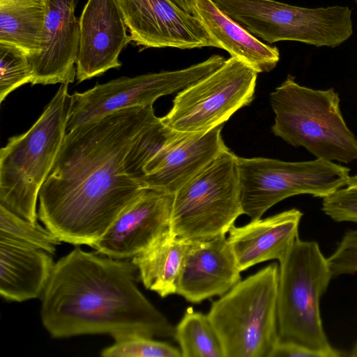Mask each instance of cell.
I'll use <instances>...</instances> for the list:
<instances>
[{"label": "cell", "instance_id": "cell-1", "mask_svg": "<svg viewBox=\"0 0 357 357\" xmlns=\"http://www.w3.org/2000/svg\"><path fill=\"white\" fill-rule=\"evenodd\" d=\"M153 105L119 109L67 132L39 191L38 217L61 241L90 247L142 193L125 170Z\"/></svg>", "mask_w": 357, "mask_h": 357}, {"label": "cell", "instance_id": "cell-2", "mask_svg": "<svg viewBox=\"0 0 357 357\" xmlns=\"http://www.w3.org/2000/svg\"><path fill=\"white\" fill-rule=\"evenodd\" d=\"M132 261L75 246L54 265L40 296L43 326L54 338L137 333L174 337L175 327L140 291Z\"/></svg>", "mask_w": 357, "mask_h": 357}, {"label": "cell", "instance_id": "cell-3", "mask_svg": "<svg viewBox=\"0 0 357 357\" xmlns=\"http://www.w3.org/2000/svg\"><path fill=\"white\" fill-rule=\"evenodd\" d=\"M68 84H61L36 122L8 139L0 151V206L36 222L39 191L66 134L72 104Z\"/></svg>", "mask_w": 357, "mask_h": 357}, {"label": "cell", "instance_id": "cell-4", "mask_svg": "<svg viewBox=\"0 0 357 357\" xmlns=\"http://www.w3.org/2000/svg\"><path fill=\"white\" fill-rule=\"evenodd\" d=\"M270 103L275 136L294 147L305 148L318 159L357 161V138L342 116L339 94L333 88L310 89L289 75L271 93Z\"/></svg>", "mask_w": 357, "mask_h": 357}, {"label": "cell", "instance_id": "cell-5", "mask_svg": "<svg viewBox=\"0 0 357 357\" xmlns=\"http://www.w3.org/2000/svg\"><path fill=\"white\" fill-rule=\"evenodd\" d=\"M279 265L278 339L298 344L317 357H337L322 325L319 301L333 275L315 241L296 239Z\"/></svg>", "mask_w": 357, "mask_h": 357}, {"label": "cell", "instance_id": "cell-6", "mask_svg": "<svg viewBox=\"0 0 357 357\" xmlns=\"http://www.w3.org/2000/svg\"><path fill=\"white\" fill-rule=\"evenodd\" d=\"M279 265L272 263L240 280L207 314L225 357H268L278 340Z\"/></svg>", "mask_w": 357, "mask_h": 357}, {"label": "cell", "instance_id": "cell-7", "mask_svg": "<svg viewBox=\"0 0 357 357\" xmlns=\"http://www.w3.org/2000/svg\"><path fill=\"white\" fill-rule=\"evenodd\" d=\"M237 157L225 149L174 193L172 234L201 241L229 232L244 214Z\"/></svg>", "mask_w": 357, "mask_h": 357}, {"label": "cell", "instance_id": "cell-8", "mask_svg": "<svg viewBox=\"0 0 357 357\" xmlns=\"http://www.w3.org/2000/svg\"><path fill=\"white\" fill-rule=\"evenodd\" d=\"M225 15L268 43L298 41L335 47L353 34L348 6L305 8L275 0H212Z\"/></svg>", "mask_w": 357, "mask_h": 357}, {"label": "cell", "instance_id": "cell-9", "mask_svg": "<svg viewBox=\"0 0 357 357\" xmlns=\"http://www.w3.org/2000/svg\"><path fill=\"white\" fill-rule=\"evenodd\" d=\"M237 164L241 204L251 220L261 218L273 206L294 195L323 199L346 185L350 177L349 167L318 158L287 162L238 156Z\"/></svg>", "mask_w": 357, "mask_h": 357}, {"label": "cell", "instance_id": "cell-10", "mask_svg": "<svg viewBox=\"0 0 357 357\" xmlns=\"http://www.w3.org/2000/svg\"><path fill=\"white\" fill-rule=\"evenodd\" d=\"M257 74L231 56L217 70L180 91L161 121L182 132H206L225 122L254 98Z\"/></svg>", "mask_w": 357, "mask_h": 357}, {"label": "cell", "instance_id": "cell-11", "mask_svg": "<svg viewBox=\"0 0 357 357\" xmlns=\"http://www.w3.org/2000/svg\"><path fill=\"white\" fill-rule=\"evenodd\" d=\"M225 61L223 56L212 55L183 69L121 77L96 84L84 92H75L72 95L66 132L119 109L153 105L160 97L187 88L217 70Z\"/></svg>", "mask_w": 357, "mask_h": 357}, {"label": "cell", "instance_id": "cell-12", "mask_svg": "<svg viewBox=\"0 0 357 357\" xmlns=\"http://www.w3.org/2000/svg\"><path fill=\"white\" fill-rule=\"evenodd\" d=\"M131 40L143 49L219 48L197 17L171 0H116Z\"/></svg>", "mask_w": 357, "mask_h": 357}, {"label": "cell", "instance_id": "cell-13", "mask_svg": "<svg viewBox=\"0 0 357 357\" xmlns=\"http://www.w3.org/2000/svg\"><path fill=\"white\" fill-rule=\"evenodd\" d=\"M174 197V194L145 188L91 248L117 259L140 254L169 231Z\"/></svg>", "mask_w": 357, "mask_h": 357}, {"label": "cell", "instance_id": "cell-14", "mask_svg": "<svg viewBox=\"0 0 357 357\" xmlns=\"http://www.w3.org/2000/svg\"><path fill=\"white\" fill-rule=\"evenodd\" d=\"M223 125L206 132H182L159 150L135 177L143 188L174 194L228 149Z\"/></svg>", "mask_w": 357, "mask_h": 357}, {"label": "cell", "instance_id": "cell-15", "mask_svg": "<svg viewBox=\"0 0 357 357\" xmlns=\"http://www.w3.org/2000/svg\"><path fill=\"white\" fill-rule=\"evenodd\" d=\"M79 22L80 38L76 61L78 82L121 67L119 55L132 40L116 1L88 0Z\"/></svg>", "mask_w": 357, "mask_h": 357}, {"label": "cell", "instance_id": "cell-16", "mask_svg": "<svg viewBox=\"0 0 357 357\" xmlns=\"http://www.w3.org/2000/svg\"><path fill=\"white\" fill-rule=\"evenodd\" d=\"M75 0H48L40 51L31 57L34 84H70L76 79L80 26Z\"/></svg>", "mask_w": 357, "mask_h": 357}, {"label": "cell", "instance_id": "cell-17", "mask_svg": "<svg viewBox=\"0 0 357 357\" xmlns=\"http://www.w3.org/2000/svg\"><path fill=\"white\" fill-rule=\"evenodd\" d=\"M241 272L226 235L190 241L176 294L193 303L221 296L241 280Z\"/></svg>", "mask_w": 357, "mask_h": 357}, {"label": "cell", "instance_id": "cell-18", "mask_svg": "<svg viewBox=\"0 0 357 357\" xmlns=\"http://www.w3.org/2000/svg\"><path fill=\"white\" fill-rule=\"evenodd\" d=\"M302 216L301 211L291 208L241 227L233 225L227 239L239 270L268 260H282L298 238Z\"/></svg>", "mask_w": 357, "mask_h": 357}, {"label": "cell", "instance_id": "cell-19", "mask_svg": "<svg viewBox=\"0 0 357 357\" xmlns=\"http://www.w3.org/2000/svg\"><path fill=\"white\" fill-rule=\"evenodd\" d=\"M54 264L46 250L0 240L1 296L17 302L40 297Z\"/></svg>", "mask_w": 357, "mask_h": 357}, {"label": "cell", "instance_id": "cell-20", "mask_svg": "<svg viewBox=\"0 0 357 357\" xmlns=\"http://www.w3.org/2000/svg\"><path fill=\"white\" fill-rule=\"evenodd\" d=\"M198 18L231 56L245 62L257 73H268L280 60L278 47L266 45L223 13L212 0H195Z\"/></svg>", "mask_w": 357, "mask_h": 357}, {"label": "cell", "instance_id": "cell-21", "mask_svg": "<svg viewBox=\"0 0 357 357\" xmlns=\"http://www.w3.org/2000/svg\"><path fill=\"white\" fill-rule=\"evenodd\" d=\"M189 240L170 231L131 259L144 287L162 298L176 294L177 282Z\"/></svg>", "mask_w": 357, "mask_h": 357}, {"label": "cell", "instance_id": "cell-22", "mask_svg": "<svg viewBox=\"0 0 357 357\" xmlns=\"http://www.w3.org/2000/svg\"><path fill=\"white\" fill-rule=\"evenodd\" d=\"M48 0H0V43L15 46L30 58L40 51Z\"/></svg>", "mask_w": 357, "mask_h": 357}, {"label": "cell", "instance_id": "cell-23", "mask_svg": "<svg viewBox=\"0 0 357 357\" xmlns=\"http://www.w3.org/2000/svg\"><path fill=\"white\" fill-rule=\"evenodd\" d=\"M183 357H225L219 337L207 314L187 309L175 327Z\"/></svg>", "mask_w": 357, "mask_h": 357}, {"label": "cell", "instance_id": "cell-24", "mask_svg": "<svg viewBox=\"0 0 357 357\" xmlns=\"http://www.w3.org/2000/svg\"><path fill=\"white\" fill-rule=\"evenodd\" d=\"M0 240L43 249L54 255L61 241L47 228L23 219L0 206Z\"/></svg>", "mask_w": 357, "mask_h": 357}, {"label": "cell", "instance_id": "cell-25", "mask_svg": "<svg viewBox=\"0 0 357 357\" xmlns=\"http://www.w3.org/2000/svg\"><path fill=\"white\" fill-rule=\"evenodd\" d=\"M101 351L103 357H181V350L167 342L141 333H130L114 338Z\"/></svg>", "mask_w": 357, "mask_h": 357}, {"label": "cell", "instance_id": "cell-26", "mask_svg": "<svg viewBox=\"0 0 357 357\" xmlns=\"http://www.w3.org/2000/svg\"><path fill=\"white\" fill-rule=\"evenodd\" d=\"M32 79L30 56L15 46L0 43V102Z\"/></svg>", "mask_w": 357, "mask_h": 357}, {"label": "cell", "instance_id": "cell-27", "mask_svg": "<svg viewBox=\"0 0 357 357\" xmlns=\"http://www.w3.org/2000/svg\"><path fill=\"white\" fill-rule=\"evenodd\" d=\"M322 211L335 222L357 223V174L346 185L322 199Z\"/></svg>", "mask_w": 357, "mask_h": 357}, {"label": "cell", "instance_id": "cell-28", "mask_svg": "<svg viewBox=\"0 0 357 357\" xmlns=\"http://www.w3.org/2000/svg\"><path fill=\"white\" fill-rule=\"evenodd\" d=\"M327 261L333 277L357 272V229L345 233Z\"/></svg>", "mask_w": 357, "mask_h": 357}, {"label": "cell", "instance_id": "cell-29", "mask_svg": "<svg viewBox=\"0 0 357 357\" xmlns=\"http://www.w3.org/2000/svg\"><path fill=\"white\" fill-rule=\"evenodd\" d=\"M317 357L309 349L294 342L281 341L278 339L269 352L268 357Z\"/></svg>", "mask_w": 357, "mask_h": 357}, {"label": "cell", "instance_id": "cell-30", "mask_svg": "<svg viewBox=\"0 0 357 357\" xmlns=\"http://www.w3.org/2000/svg\"><path fill=\"white\" fill-rule=\"evenodd\" d=\"M179 8L186 13L194 15L197 17V13L195 8V0H171Z\"/></svg>", "mask_w": 357, "mask_h": 357}, {"label": "cell", "instance_id": "cell-31", "mask_svg": "<svg viewBox=\"0 0 357 357\" xmlns=\"http://www.w3.org/2000/svg\"><path fill=\"white\" fill-rule=\"evenodd\" d=\"M349 356H352V357H357V342L352 348Z\"/></svg>", "mask_w": 357, "mask_h": 357}, {"label": "cell", "instance_id": "cell-32", "mask_svg": "<svg viewBox=\"0 0 357 357\" xmlns=\"http://www.w3.org/2000/svg\"><path fill=\"white\" fill-rule=\"evenodd\" d=\"M354 1L355 4H356V6H357V0H354Z\"/></svg>", "mask_w": 357, "mask_h": 357}]
</instances>
